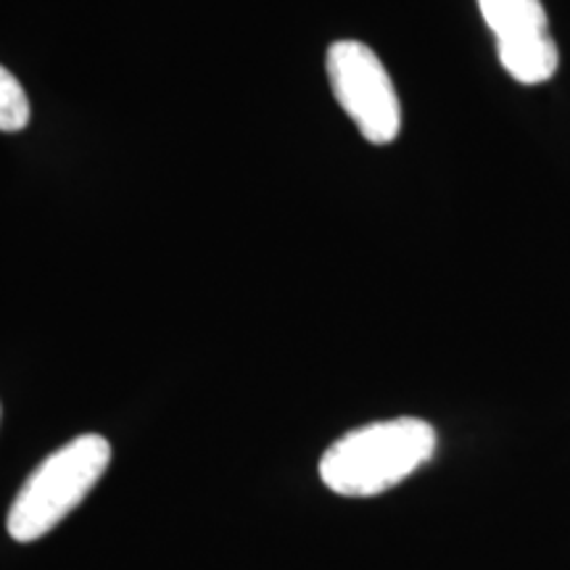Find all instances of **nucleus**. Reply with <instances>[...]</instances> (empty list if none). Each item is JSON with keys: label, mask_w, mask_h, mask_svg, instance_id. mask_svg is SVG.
Wrapping results in <instances>:
<instances>
[{"label": "nucleus", "mask_w": 570, "mask_h": 570, "mask_svg": "<svg viewBox=\"0 0 570 570\" xmlns=\"http://www.w3.org/2000/svg\"><path fill=\"white\" fill-rule=\"evenodd\" d=\"M30 125V98L9 69L0 67V132H19Z\"/></svg>", "instance_id": "nucleus-5"}, {"label": "nucleus", "mask_w": 570, "mask_h": 570, "mask_svg": "<svg viewBox=\"0 0 570 570\" xmlns=\"http://www.w3.org/2000/svg\"><path fill=\"white\" fill-rule=\"evenodd\" d=\"M111 462V444L98 433L71 439L27 479L9 510L11 539L38 541L96 489Z\"/></svg>", "instance_id": "nucleus-2"}, {"label": "nucleus", "mask_w": 570, "mask_h": 570, "mask_svg": "<svg viewBox=\"0 0 570 570\" xmlns=\"http://www.w3.org/2000/svg\"><path fill=\"white\" fill-rule=\"evenodd\" d=\"M436 444L433 425L420 417L362 425L323 454L320 479L341 497H377L423 468Z\"/></svg>", "instance_id": "nucleus-1"}, {"label": "nucleus", "mask_w": 570, "mask_h": 570, "mask_svg": "<svg viewBox=\"0 0 570 570\" xmlns=\"http://www.w3.org/2000/svg\"><path fill=\"white\" fill-rule=\"evenodd\" d=\"M479 9L494 32L499 63L512 80L520 85L552 80L560 51L541 0H479Z\"/></svg>", "instance_id": "nucleus-4"}, {"label": "nucleus", "mask_w": 570, "mask_h": 570, "mask_svg": "<svg viewBox=\"0 0 570 570\" xmlns=\"http://www.w3.org/2000/svg\"><path fill=\"white\" fill-rule=\"evenodd\" d=\"M325 67L333 96L362 138L373 146L394 142L402 132V106L373 48L360 40H338L327 48Z\"/></svg>", "instance_id": "nucleus-3"}]
</instances>
